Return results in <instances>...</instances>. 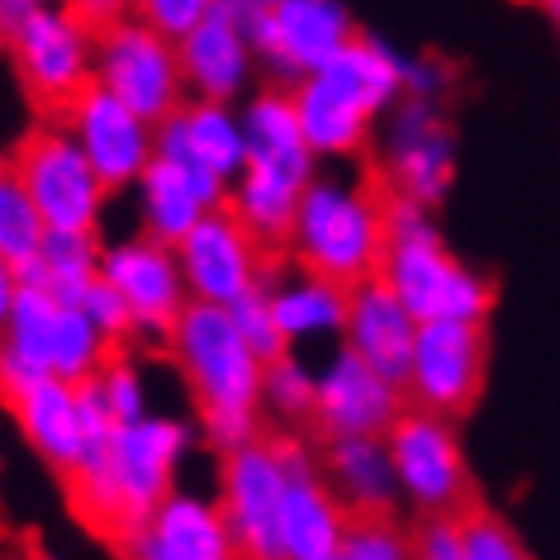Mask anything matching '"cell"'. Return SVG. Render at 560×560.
<instances>
[{
  "mask_svg": "<svg viewBox=\"0 0 560 560\" xmlns=\"http://www.w3.org/2000/svg\"><path fill=\"white\" fill-rule=\"evenodd\" d=\"M195 442H200V428L176 413L148 409L143 418L115 423L101 452L67 475V494H72L81 523L124 551L138 523L176 489Z\"/></svg>",
  "mask_w": 560,
  "mask_h": 560,
  "instance_id": "1",
  "label": "cell"
},
{
  "mask_svg": "<svg viewBox=\"0 0 560 560\" xmlns=\"http://www.w3.org/2000/svg\"><path fill=\"white\" fill-rule=\"evenodd\" d=\"M162 347L190 389L195 428L214 452H233V446L257 438L266 361L243 342L229 304L190 300Z\"/></svg>",
  "mask_w": 560,
  "mask_h": 560,
  "instance_id": "2",
  "label": "cell"
},
{
  "mask_svg": "<svg viewBox=\"0 0 560 560\" xmlns=\"http://www.w3.org/2000/svg\"><path fill=\"white\" fill-rule=\"evenodd\" d=\"M290 95L318 166L357 162L375 143V124L385 119V109L404 95V52L375 34H357L324 67L300 77Z\"/></svg>",
  "mask_w": 560,
  "mask_h": 560,
  "instance_id": "3",
  "label": "cell"
},
{
  "mask_svg": "<svg viewBox=\"0 0 560 560\" xmlns=\"http://www.w3.org/2000/svg\"><path fill=\"white\" fill-rule=\"evenodd\" d=\"M385 257L381 276L395 295L409 304L418 324L428 318H475L485 324L494 310V280L480 266L460 261L442 237L438 209L409 195L385 190Z\"/></svg>",
  "mask_w": 560,
  "mask_h": 560,
  "instance_id": "4",
  "label": "cell"
},
{
  "mask_svg": "<svg viewBox=\"0 0 560 560\" xmlns=\"http://www.w3.org/2000/svg\"><path fill=\"white\" fill-rule=\"evenodd\" d=\"M385 243V190L347 172H314L285 237L290 261L357 285L381 271Z\"/></svg>",
  "mask_w": 560,
  "mask_h": 560,
  "instance_id": "5",
  "label": "cell"
},
{
  "mask_svg": "<svg viewBox=\"0 0 560 560\" xmlns=\"http://www.w3.org/2000/svg\"><path fill=\"white\" fill-rule=\"evenodd\" d=\"M115 342L91 324V314L77 300L44 285H20L0 324V404L34 385L38 375L58 381H91L109 361Z\"/></svg>",
  "mask_w": 560,
  "mask_h": 560,
  "instance_id": "6",
  "label": "cell"
},
{
  "mask_svg": "<svg viewBox=\"0 0 560 560\" xmlns=\"http://www.w3.org/2000/svg\"><path fill=\"white\" fill-rule=\"evenodd\" d=\"M375 158H381V180L389 195H409V200L442 209L460 166L456 124L446 105L423 101V95H399L375 124Z\"/></svg>",
  "mask_w": 560,
  "mask_h": 560,
  "instance_id": "7",
  "label": "cell"
},
{
  "mask_svg": "<svg viewBox=\"0 0 560 560\" xmlns=\"http://www.w3.org/2000/svg\"><path fill=\"white\" fill-rule=\"evenodd\" d=\"M385 446L395 460L399 503L409 513H460L475 499L466 442L456 418L404 404V413L385 428Z\"/></svg>",
  "mask_w": 560,
  "mask_h": 560,
  "instance_id": "8",
  "label": "cell"
},
{
  "mask_svg": "<svg viewBox=\"0 0 560 560\" xmlns=\"http://www.w3.org/2000/svg\"><path fill=\"white\" fill-rule=\"evenodd\" d=\"M15 172L30 186L38 214L48 229H81V233H101V223L109 214V190L101 172L91 166V158L77 148V138L67 133L62 119L34 124L15 148Z\"/></svg>",
  "mask_w": 560,
  "mask_h": 560,
  "instance_id": "9",
  "label": "cell"
},
{
  "mask_svg": "<svg viewBox=\"0 0 560 560\" xmlns=\"http://www.w3.org/2000/svg\"><path fill=\"white\" fill-rule=\"evenodd\" d=\"M5 52L24 95L48 115H58L81 86L95 81V30L62 0L34 5Z\"/></svg>",
  "mask_w": 560,
  "mask_h": 560,
  "instance_id": "10",
  "label": "cell"
},
{
  "mask_svg": "<svg viewBox=\"0 0 560 560\" xmlns=\"http://www.w3.org/2000/svg\"><path fill=\"white\" fill-rule=\"evenodd\" d=\"M95 81L152 124H162L190 95L180 77L176 38L158 34L138 15L95 30Z\"/></svg>",
  "mask_w": 560,
  "mask_h": 560,
  "instance_id": "11",
  "label": "cell"
},
{
  "mask_svg": "<svg viewBox=\"0 0 560 560\" xmlns=\"http://www.w3.org/2000/svg\"><path fill=\"white\" fill-rule=\"evenodd\" d=\"M489 375V332L475 318H428L418 324V342L404 375V395L418 409L466 418L485 395Z\"/></svg>",
  "mask_w": 560,
  "mask_h": 560,
  "instance_id": "12",
  "label": "cell"
},
{
  "mask_svg": "<svg viewBox=\"0 0 560 560\" xmlns=\"http://www.w3.org/2000/svg\"><path fill=\"white\" fill-rule=\"evenodd\" d=\"M290 485V456L280 438H252L233 452H219V509L229 517L233 546L247 560H280L276 523Z\"/></svg>",
  "mask_w": 560,
  "mask_h": 560,
  "instance_id": "13",
  "label": "cell"
},
{
  "mask_svg": "<svg viewBox=\"0 0 560 560\" xmlns=\"http://www.w3.org/2000/svg\"><path fill=\"white\" fill-rule=\"evenodd\" d=\"M357 15L347 0H280L271 10L252 15V44H257L261 72L295 86L314 67H324L332 52L357 38Z\"/></svg>",
  "mask_w": 560,
  "mask_h": 560,
  "instance_id": "14",
  "label": "cell"
},
{
  "mask_svg": "<svg viewBox=\"0 0 560 560\" xmlns=\"http://www.w3.org/2000/svg\"><path fill=\"white\" fill-rule=\"evenodd\" d=\"M101 276L119 290V300L129 304L133 338L162 342L166 332H172V324L180 318V310L190 304L176 247L143 233V229L101 247Z\"/></svg>",
  "mask_w": 560,
  "mask_h": 560,
  "instance_id": "15",
  "label": "cell"
},
{
  "mask_svg": "<svg viewBox=\"0 0 560 560\" xmlns=\"http://www.w3.org/2000/svg\"><path fill=\"white\" fill-rule=\"evenodd\" d=\"M266 252L271 247L229 205H219L176 243V261H180V276H186L190 300L233 304L247 290L266 285V276H271Z\"/></svg>",
  "mask_w": 560,
  "mask_h": 560,
  "instance_id": "16",
  "label": "cell"
},
{
  "mask_svg": "<svg viewBox=\"0 0 560 560\" xmlns=\"http://www.w3.org/2000/svg\"><path fill=\"white\" fill-rule=\"evenodd\" d=\"M58 119L67 124V133L77 138V148L86 152L91 166L115 195L129 190L152 162V152H158V124L129 109L119 95H109L101 81L81 86L58 109Z\"/></svg>",
  "mask_w": 560,
  "mask_h": 560,
  "instance_id": "17",
  "label": "cell"
},
{
  "mask_svg": "<svg viewBox=\"0 0 560 560\" xmlns=\"http://www.w3.org/2000/svg\"><path fill=\"white\" fill-rule=\"evenodd\" d=\"M252 15L243 0H214L209 15L195 24L190 34L176 38L180 52V77H186L190 95L205 101H243L257 86V44H252Z\"/></svg>",
  "mask_w": 560,
  "mask_h": 560,
  "instance_id": "18",
  "label": "cell"
},
{
  "mask_svg": "<svg viewBox=\"0 0 560 560\" xmlns=\"http://www.w3.org/2000/svg\"><path fill=\"white\" fill-rule=\"evenodd\" d=\"M404 395L399 381H389L361 361L352 347H338L324 366H314V418L318 438H357V432H385L395 418L404 413Z\"/></svg>",
  "mask_w": 560,
  "mask_h": 560,
  "instance_id": "19",
  "label": "cell"
},
{
  "mask_svg": "<svg viewBox=\"0 0 560 560\" xmlns=\"http://www.w3.org/2000/svg\"><path fill=\"white\" fill-rule=\"evenodd\" d=\"M280 446L290 456V485L276 523L280 560H342V532L352 513L328 489L314 446H304L300 438H280Z\"/></svg>",
  "mask_w": 560,
  "mask_h": 560,
  "instance_id": "20",
  "label": "cell"
},
{
  "mask_svg": "<svg viewBox=\"0 0 560 560\" xmlns=\"http://www.w3.org/2000/svg\"><path fill=\"white\" fill-rule=\"evenodd\" d=\"M124 551L138 560H233V532L219 509V494L200 489H172L158 509H152L138 532L124 541Z\"/></svg>",
  "mask_w": 560,
  "mask_h": 560,
  "instance_id": "21",
  "label": "cell"
},
{
  "mask_svg": "<svg viewBox=\"0 0 560 560\" xmlns=\"http://www.w3.org/2000/svg\"><path fill=\"white\" fill-rule=\"evenodd\" d=\"M129 195H133L138 229L176 247L209 209L229 205V180L214 172H200V166H190V162L166 158V152H152V162L129 186Z\"/></svg>",
  "mask_w": 560,
  "mask_h": 560,
  "instance_id": "22",
  "label": "cell"
},
{
  "mask_svg": "<svg viewBox=\"0 0 560 560\" xmlns=\"http://www.w3.org/2000/svg\"><path fill=\"white\" fill-rule=\"evenodd\" d=\"M342 342L352 347L361 361H371L381 375L404 385L409 375V357L418 342V318L395 290L385 285V276L375 271L366 280H357L347 290V324H342Z\"/></svg>",
  "mask_w": 560,
  "mask_h": 560,
  "instance_id": "23",
  "label": "cell"
},
{
  "mask_svg": "<svg viewBox=\"0 0 560 560\" xmlns=\"http://www.w3.org/2000/svg\"><path fill=\"white\" fill-rule=\"evenodd\" d=\"M158 152L176 162H190L200 172H214L233 180L247 162V133L243 115L233 101H205V95H186L172 115L158 124Z\"/></svg>",
  "mask_w": 560,
  "mask_h": 560,
  "instance_id": "24",
  "label": "cell"
},
{
  "mask_svg": "<svg viewBox=\"0 0 560 560\" xmlns=\"http://www.w3.org/2000/svg\"><path fill=\"white\" fill-rule=\"evenodd\" d=\"M10 418H15L20 438L30 442V452L44 460L52 475H72L86 446L81 432V385L77 381H58V375H38L34 385H24L20 395L5 399Z\"/></svg>",
  "mask_w": 560,
  "mask_h": 560,
  "instance_id": "25",
  "label": "cell"
},
{
  "mask_svg": "<svg viewBox=\"0 0 560 560\" xmlns=\"http://www.w3.org/2000/svg\"><path fill=\"white\" fill-rule=\"evenodd\" d=\"M328 489L347 513H399V480L389 460L385 432H357V438H324L318 452Z\"/></svg>",
  "mask_w": 560,
  "mask_h": 560,
  "instance_id": "26",
  "label": "cell"
},
{
  "mask_svg": "<svg viewBox=\"0 0 560 560\" xmlns=\"http://www.w3.org/2000/svg\"><path fill=\"white\" fill-rule=\"evenodd\" d=\"M347 290L342 280H328L310 271V266H295V271L266 276V300H271V314L285 342L295 347H318V342H342V324H347Z\"/></svg>",
  "mask_w": 560,
  "mask_h": 560,
  "instance_id": "27",
  "label": "cell"
},
{
  "mask_svg": "<svg viewBox=\"0 0 560 560\" xmlns=\"http://www.w3.org/2000/svg\"><path fill=\"white\" fill-rule=\"evenodd\" d=\"M314 176L276 162H243V172L229 180V209L261 237L266 247H285L290 223H295L300 195Z\"/></svg>",
  "mask_w": 560,
  "mask_h": 560,
  "instance_id": "28",
  "label": "cell"
},
{
  "mask_svg": "<svg viewBox=\"0 0 560 560\" xmlns=\"http://www.w3.org/2000/svg\"><path fill=\"white\" fill-rule=\"evenodd\" d=\"M237 115H243V133H247V162L295 166L304 176L318 172V158H314V148L304 143L290 86H280V81L252 86L243 101H237Z\"/></svg>",
  "mask_w": 560,
  "mask_h": 560,
  "instance_id": "29",
  "label": "cell"
},
{
  "mask_svg": "<svg viewBox=\"0 0 560 560\" xmlns=\"http://www.w3.org/2000/svg\"><path fill=\"white\" fill-rule=\"evenodd\" d=\"M101 247H105L101 233L48 229L34 257L20 261V285H44V290H58V295L77 300L101 276Z\"/></svg>",
  "mask_w": 560,
  "mask_h": 560,
  "instance_id": "30",
  "label": "cell"
},
{
  "mask_svg": "<svg viewBox=\"0 0 560 560\" xmlns=\"http://www.w3.org/2000/svg\"><path fill=\"white\" fill-rule=\"evenodd\" d=\"M261 413H271L276 423L300 428L314 418V366L295 347L266 361L261 371Z\"/></svg>",
  "mask_w": 560,
  "mask_h": 560,
  "instance_id": "31",
  "label": "cell"
},
{
  "mask_svg": "<svg viewBox=\"0 0 560 560\" xmlns=\"http://www.w3.org/2000/svg\"><path fill=\"white\" fill-rule=\"evenodd\" d=\"M44 233H48V223L38 214L24 176L15 172V162H0V252L20 266L38 252Z\"/></svg>",
  "mask_w": 560,
  "mask_h": 560,
  "instance_id": "32",
  "label": "cell"
},
{
  "mask_svg": "<svg viewBox=\"0 0 560 560\" xmlns=\"http://www.w3.org/2000/svg\"><path fill=\"white\" fill-rule=\"evenodd\" d=\"M460 517V560H527V541L503 513L485 509V503H466Z\"/></svg>",
  "mask_w": 560,
  "mask_h": 560,
  "instance_id": "33",
  "label": "cell"
},
{
  "mask_svg": "<svg viewBox=\"0 0 560 560\" xmlns=\"http://www.w3.org/2000/svg\"><path fill=\"white\" fill-rule=\"evenodd\" d=\"M91 385H95V395H101V404L109 409L115 423H129V418H143L152 409V385H148L143 366H138L133 357H124L119 347L109 352L105 366L91 375Z\"/></svg>",
  "mask_w": 560,
  "mask_h": 560,
  "instance_id": "34",
  "label": "cell"
},
{
  "mask_svg": "<svg viewBox=\"0 0 560 560\" xmlns=\"http://www.w3.org/2000/svg\"><path fill=\"white\" fill-rule=\"evenodd\" d=\"M409 532L395 513H352L342 532V560H409Z\"/></svg>",
  "mask_w": 560,
  "mask_h": 560,
  "instance_id": "35",
  "label": "cell"
},
{
  "mask_svg": "<svg viewBox=\"0 0 560 560\" xmlns=\"http://www.w3.org/2000/svg\"><path fill=\"white\" fill-rule=\"evenodd\" d=\"M229 314H233L237 332H243V342H247L261 361H271V357H280V352H290L285 332H280L276 314H271V300H266V285L247 290L243 300H233V304H229Z\"/></svg>",
  "mask_w": 560,
  "mask_h": 560,
  "instance_id": "36",
  "label": "cell"
},
{
  "mask_svg": "<svg viewBox=\"0 0 560 560\" xmlns=\"http://www.w3.org/2000/svg\"><path fill=\"white\" fill-rule=\"evenodd\" d=\"M77 304H81V310L91 314V324L101 328V332H105V338L115 342V347H124V342L133 338V318H129V304L119 300V290L109 285L105 276H95L91 285H86V290H81V295H77Z\"/></svg>",
  "mask_w": 560,
  "mask_h": 560,
  "instance_id": "37",
  "label": "cell"
},
{
  "mask_svg": "<svg viewBox=\"0 0 560 560\" xmlns=\"http://www.w3.org/2000/svg\"><path fill=\"white\" fill-rule=\"evenodd\" d=\"M409 546L418 560H460V517L423 513L418 527H409Z\"/></svg>",
  "mask_w": 560,
  "mask_h": 560,
  "instance_id": "38",
  "label": "cell"
},
{
  "mask_svg": "<svg viewBox=\"0 0 560 560\" xmlns=\"http://www.w3.org/2000/svg\"><path fill=\"white\" fill-rule=\"evenodd\" d=\"M209 5L214 0H133V15L166 38H180L209 15Z\"/></svg>",
  "mask_w": 560,
  "mask_h": 560,
  "instance_id": "39",
  "label": "cell"
},
{
  "mask_svg": "<svg viewBox=\"0 0 560 560\" xmlns=\"http://www.w3.org/2000/svg\"><path fill=\"white\" fill-rule=\"evenodd\" d=\"M446 91H452V67L432 52H404V95L442 101Z\"/></svg>",
  "mask_w": 560,
  "mask_h": 560,
  "instance_id": "40",
  "label": "cell"
},
{
  "mask_svg": "<svg viewBox=\"0 0 560 560\" xmlns=\"http://www.w3.org/2000/svg\"><path fill=\"white\" fill-rule=\"evenodd\" d=\"M62 5H72L77 15L91 24V30H105V24L133 15V0H62Z\"/></svg>",
  "mask_w": 560,
  "mask_h": 560,
  "instance_id": "41",
  "label": "cell"
},
{
  "mask_svg": "<svg viewBox=\"0 0 560 560\" xmlns=\"http://www.w3.org/2000/svg\"><path fill=\"white\" fill-rule=\"evenodd\" d=\"M30 10H34L30 0H0V48L20 34V24L30 20Z\"/></svg>",
  "mask_w": 560,
  "mask_h": 560,
  "instance_id": "42",
  "label": "cell"
},
{
  "mask_svg": "<svg viewBox=\"0 0 560 560\" xmlns=\"http://www.w3.org/2000/svg\"><path fill=\"white\" fill-rule=\"evenodd\" d=\"M20 295V266L0 252V324H5V314H10V304H15Z\"/></svg>",
  "mask_w": 560,
  "mask_h": 560,
  "instance_id": "43",
  "label": "cell"
},
{
  "mask_svg": "<svg viewBox=\"0 0 560 560\" xmlns=\"http://www.w3.org/2000/svg\"><path fill=\"white\" fill-rule=\"evenodd\" d=\"M541 10H546V20H551V30L560 38V0H541Z\"/></svg>",
  "mask_w": 560,
  "mask_h": 560,
  "instance_id": "44",
  "label": "cell"
},
{
  "mask_svg": "<svg viewBox=\"0 0 560 560\" xmlns=\"http://www.w3.org/2000/svg\"><path fill=\"white\" fill-rule=\"evenodd\" d=\"M247 10H271V5H280V0H243Z\"/></svg>",
  "mask_w": 560,
  "mask_h": 560,
  "instance_id": "45",
  "label": "cell"
},
{
  "mask_svg": "<svg viewBox=\"0 0 560 560\" xmlns=\"http://www.w3.org/2000/svg\"><path fill=\"white\" fill-rule=\"evenodd\" d=\"M30 5H48V0H30Z\"/></svg>",
  "mask_w": 560,
  "mask_h": 560,
  "instance_id": "46",
  "label": "cell"
}]
</instances>
